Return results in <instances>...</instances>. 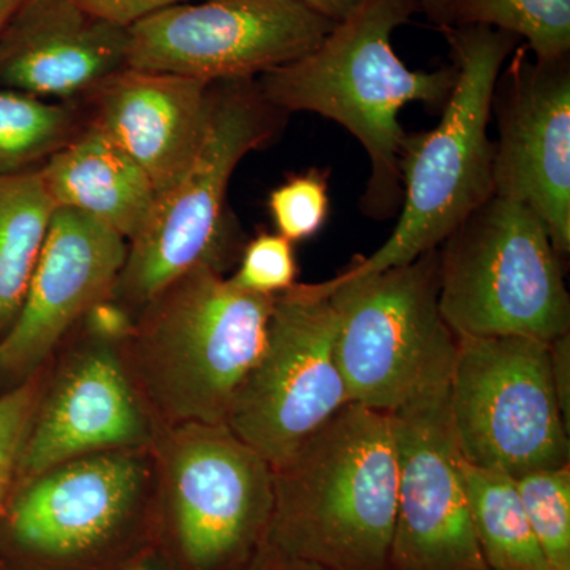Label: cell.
Instances as JSON below:
<instances>
[{
    "instance_id": "cell-1",
    "label": "cell",
    "mask_w": 570,
    "mask_h": 570,
    "mask_svg": "<svg viewBox=\"0 0 570 570\" xmlns=\"http://www.w3.org/2000/svg\"><path fill=\"white\" fill-rule=\"evenodd\" d=\"M417 11L415 0H367L313 51L257 78L281 111L325 116L365 148L371 175L362 209L374 219L392 217L403 200L401 110L417 102L441 111L455 88V67L411 70L393 50V32Z\"/></svg>"
},
{
    "instance_id": "cell-2",
    "label": "cell",
    "mask_w": 570,
    "mask_h": 570,
    "mask_svg": "<svg viewBox=\"0 0 570 570\" xmlns=\"http://www.w3.org/2000/svg\"><path fill=\"white\" fill-rule=\"evenodd\" d=\"M275 471L268 534L284 557L322 570H385L395 532L392 417L347 404Z\"/></svg>"
},
{
    "instance_id": "cell-3",
    "label": "cell",
    "mask_w": 570,
    "mask_h": 570,
    "mask_svg": "<svg viewBox=\"0 0 570 570\" xmlns=\"http://www.w3.org/2000/svg\"><path fill=\"white\" fill-rule=\"evenodd\" d=\"M275 298L204 262L142 307L121 352L157 426L225 423L264 351Z\"/></svg>"
},
{
    "instance_id": "cell-4",
    "label": "cell",
    "mask_w": 570,
    "mask_h": 570,
    "mask_svg": "<svg viewBox=\"0 0 570 570\" xmlns=\"http://www.w3.org/2000/svg\"><path fill=\"white\" fill-rule=\"evenodd\" d=\"M441 31L452 48L455 88L438 126L406 134L401 145L403 200L395 230L377 250L340 273V279L384 272L439 249L494 195L489 122L499 75L520 39L485 26H445Z\"/></svg>"
},
{
    "instance_id": "cell-5",
    "label": "cell",
    "mask_w": 570,
    "mask_h": 570,
    "mask_svg": "<svg viewBox=\"0 0 570 570\" xmlns=\"http://www.w3.org/2000/svg\"><path fill=\"white\" fill-rule=\"evenodd\" d=\"M438 250L439 309L456 337L570 333L561 255L527 205L491 195Z\"/></svg>"
},
{
    "instance_id": "cell-6",
    "label": "cell",
    "mask_w": 570,
    "mask_h": 570,
    "mask_svg": "<svg viewBox=\"0 0 570 570\" xmlns=\"http://www.w3.org/2000/svg\"><path fill=\"white\" fill-rule=\"evenodd\" d=\"M287 112L269 104L257 80L212 85V110L200 151L181 181L157 198L151 220L129 243L111 298L137 317L142 307L195 265L223 269L228 253L225 198L247 154L269 145Z\"/></svg>"
},
{
    "instance_id": "cell-7",
    "label": "cell",
    "mask_w": 570,
    "mask_h": 570,
    "mask_svg": "<svg viewBox=\"0 0 570 570\" xmlns=\"http://www.w3.org/2000/svg\"><path fill=\"white\" fill-rule=\"evenodd\" d=\"M336 313L351 403L392 414L449 387L459 337L439 309V250L354 279L317 283Z\"/></svg>"
},
{
    "instance_id": "cell-8",
    "label": "cell",
    "mask_w": 570,
    "mask_h": 570,
    "mask_svg": "<svg viewBox=\"0 0 570 570\" xmlns=\"http://www.w3.org/2000/svg\"><path fill=\"white\" fill-rule=\"evenodd\" d=\"M449 414L466 463L517 479L568 466L570 426L562 417L546 341L459 337Z\"/></svg>"
},
{
    "instance_id": "cell-9",
    "label": "cell",
    "mask_w": 570,
    "mask_h": 570,
    "mask_svg": "<svg viewBox=\"0 0 570 570\" xmlns=\"http://www.w3.org/2000/svg\"><path fill=\"white\" fill-rule=\"evenodd\" d=\"M347 404L330 296L318 284L296 283L276 295L264 351L225 425L275 468Z\"/></svg>"
},
{
    "instance_id": "cell-10",
    "label": "cell",
    "mask_w": 570,
    "mask_h": 570,
    "mask_svg": "<svg viewBox=\"0 0 570 570\" xmlns=\"http://www.w3.org/2000/svg\"><path fill=\"white\" fill-rule=\"evenodd\" d=\"M153 453L190 568H223L268 531L275 471L225 423L159 428Z\"/></svg>"
},
{
    "instance_id": "cell-11",
    "label": "cell",
    "mask_w": 570,
    "mask_h": 570,
    "mask_svg": "<svg viewBox=\"0 0 570 570\" xmlns=\"http://www.w3.org/2000/svg\"><path fill=\"white\" fill-rule=\"evenodd\" d=\"M298 0L178 3L129 28V67L208 82L255 80L317 48L335 28Z\"/></svg>"
},
{
    "instance_id": "cell-12",
    "label": "cell",
    "mask_w": 570,
    "mask_h": 570,
    "mask_svg": "<svg viewBox=\"0 0 570 570\" xmlns=\"http://www.w3.org/2000/svg\"><path fill=\"white\" fill-rule=\"evenodd\" d=\"M449 387L390 414L397 453L395 570H490L479 549Z\"/></svg>"
},
{
    "instance_id": "cell-13",
    "label": "cell",
    "mask_w": 570,
    "mask_h": 570,
    "mask_svg": "<svg viewBox=\"0 0 570 570\" xmlns=\"http://www.w3.org/2000/svg\"><path fill=\"white\" fill-rule=\"evenodd\" d=\"M493 108L494 195L538 214L558 253H570V63L517 58L499 75Z\"/></svg>"
},
{
    "instance_id": "cell-14",
    "label": "cell",
    "mask_w": 570,
    "mask_h": 570,
    "mask_svg": "<svg viewBox=\"0 0 570 570\" xmlns=\"http://www.w3.org/2000/svg\"><path fill=\"white\" fill-rule=\"evenodd\" d=\"M156 478L153 449L92 453L47 469L14 491L11 538L48 560L85 557L118 538Z\"/></svg>"
},
{
    "instance_id": "cell-15",
    "label": "cell",
    "mask_w": 570,
    "mask_h": 570,
    "mask_svg": "<svg viewBox=\"0 0 570 570\" xmlns=\"http://www.w3.org/2000/svg\"><path fill=\"white\" fill-rule=\"evenodd\" d=\"M157 433L121 346L85 335L58 376L45 384L14 485L92 453L153 449Z\"/></svg>"
},
{
    "instance_id": "cell-16",
    "label": "cell",
    "mask_w": 570,
    "mask_h": 570,
    "mask_svg": "<svg viewBox=\"0 0 570 570\" xmlns=\"http://www.w3.org/2000/svg\"><path fill=\"white\" fill-rule=\"evenodd\" d=\"M129 243L91 216L58 208L24 302L0 340V385L17 387L41 371L96 303L111 296Z\"/></svg>"
},
{
    "instance_id": "cell-17",
    "label": "cell",
    "mask_w": 570,
    "mask_h": 570,
    "mask_svg": "<svg viewBox=\"0 0 570 570\" xmlns=\"http://www.w3.org/2000/svg\"><path fill=\"white\" fill-rule=\"evenodd\" d=\"M129 28L80 0H24L0 32V88L55 100H85L129 67Z\"/></svg>"
},
{
    "instance_id": "cell-18",
    "label": "cell",
    "mask_w": 570,
    "mask_h": 570,
    "mask_svg": "<svg viewBox=\"0 0 570 570\" xmlns=\"http://www.w3.org/2000/svg\"><path fill=\"white\" fill-rule=\"evenodd\" d=\"M213 82L126 67L82 102L89 121L140 165L157 195L181 181L204 142Z\"/></svg>"
},
{
    "instance_id": "cell-19",
    "label": "cell",
    "mask_w": 570,
    "mask_h": 570,
    "mask_svg": "<svg viewBox=\"0 0 570 570\" xmlns=\"http://www.w3.org/2000/svg\"><path fill=\"white\" fill-rule=\"evenodd\" d=\"M40 174L58 208L91 216L127 243L148 227L159 198L140 165L89 119Z\"/></svg>"
},
{
    "instance_id": "cell-20",
    "label": "cell",
    "mask_w": 570,
    "mask_h": 570,
    "mask_svg": "<svg viewBox=\"0 0 570 570\" xmlns=\"http://www.w3.org/2000/svg\"><path fill=\"white\" fill-rule=\"evenodd\" d=\"M56 212L40 167L0 176V340L20 314Z\"/></svg>"
},
{
    "instance_id": "cell-21",
    "label": "cell",
    "mask_w": 570,
    "mask_h": 570,
    "mask_svg": "<svg viewBox=\"0 0 570 570\" xmlns=\"http://www.w3.org/2000/svg\"><path fill=\"white\" fill-rule=\"evenodd\" d=\"M472 527L490 570H551L535 539L515 480L464 461Z\"/></svg>"
},
{
    "instance_id": "cell-22",
    "label": "cell",
    "mask_w": 570,
    "mask_h": 570,
    "mask_svg": "<svg viewBox=\"0 0 570 570\" xmlns=\"http://www.w3.org/2000/svg\"><path fill=\"white\" fill-rule=\"evenodd\" d=\"M86 122L82 100L55 102L0 88V176L41 167Z\"/></svg>"
},
{
    "instance_id": "cell-23",
    "label": "cell",
    "mask_w": 570,
    "mask_h": 570,
    "mask_svg": "<svg viewBox=\"0 0 570 570\" xmlns=\"http://www.w3.org/2000/svg\"><path fill=\"white\" fill-rule=\"evenodd\" d=\"M450 26H485L527 40L539 61L570 55V0H456Z\"/></svg>"
},
{
    "instance_id": "cell-24",
    "label": "cell",
    "mask_w": 570,
    "mask_h": 570,
    "mask_svg": "<svg viewBox=\"0 0 570 570\" xmlns=\"http://www.w3.org/2000/svg\"><path fill=\"white\" fill-rule=\"evenodd\" d=\"M513 480L550 569L570 570V464Z\"/></svg>"
},
{
    "instance_id": "cell-25",
    "label": "cell",
    "mask_w": 570,
    "mask_h": 570,
    "mask_svg": "<svg viewBox=\"0 0 570 570\" xmlns=\"http://www.w3.org/2000/svg\"><path fill=\"white\" fill-rule=\"evenodd\" d=\"M276 234L291 243L314 238L330 213L328 176L322 170L288 176L268 197Z\"/></svg>"
},
{
    "instance_id": "cell-26",
    "label": "cell",
    "mask_w": 570,
    "mask_h": 570,
    "mask_svg": "<svg viewBox=\"0 0 570 570\" xmlns=\"http://www.w3.org/2000/svg\"><path fill=\"white\" fill-rule=\"evenodd\" d=\"M298 264L294 243L279 234H258L242 253L232 283L253 294L276 296L294 287Z\"/></svg>"
},
{
    "instance_id": "cell-27",
    "label": "cell",
    "mask_w": 570,
    "mask_h": 570,
    "mask_svg": "<svg viewBox=\"0 0 570 570\" xmlns=\"http://www.w3.org/2000/svg\"><path fill=\"white\" fill-rule=\"evenodd\" d=\"M45 384L39 371L0 395V509L17 482L18 463Z\"/></svg>"
},
{
    "instance_id": "cell-28",
    "label": "cell",
    "mask_w": 570,
    "mask_h": 570,
    "mask_svg": "<svg viewBox=\"0 0 570 570\" xmlns=\"http://www.w3.org/2000/svg\"><path fill=\"white\" fill-rule=\"evenodd\" d=\"M91 13L115 24L130 28L135 22L151 17L157 11L194 2V0H80Z\"/></svg>"
},
{
    "instance_id": "cell-29",
    "label": "cell",
    "mask_w": 570,
    "mask_h": 570,
    "mask_svg": "<svg viewBox=\"0 0 570 570\" xmlns=\"http://www.w3.org/2000/svg\"><path fill=\"white\" fill-rule=\"evenodd\" d=\"M551 377L562 417L570 423V333L550 341Z\"/></svg>"
},
{
    "instance_id": "cell-30",
    "label": "cell",
    "mask_w": 570,
    "mask_h": 570,
    "mask_svg": "<svg viewBox=\"0 0 570 570\" xmlns=\"http://www.w3.org/2000/svg\"><path fill=\"white\" fill-rule=\"evenodd\" d=\"M305 3L307 9L316 11L321 17L332 22H343L356 13L367 0H298Z\"/></svg>"
},
{
    "instance_id": "cell-31",
    "label": "cell",
    "mask_w": 570,
    "mask_h": 570,
    "mask_svg": "<svg viewBox=\"0 0 570 570\" xmlns=\"http://www.w3.org/2000/svg\"><path fill=\"white\" fill-rule=\"evenodd\" d=\"M419 11L425 13L428 20L436 24L439 29L450 26L452 22L453 7L456 0H415Z\"/></svg>"
},
{
    "instance_id": "cell-32",
    "label": "cell",
    "mask_w": 570,
    "mask_h": 570,
    "mask_svg": "<svg viewBox=\"0 0 570 570\" xmlns=\"http://www.w3.org/2000/svg\"><path fill=\"white\" fill-rule=\"evenodd\" d=\"M124 570H168L163 558L157 553L145 554L138 558L132 564L127 566Z\"/></svg>"
},
{
    "instance_id": "cell-33",
    "label": "cell",
    "mask_w": 570,
    "mask_h": 570,
    "mask_svg": "<svg viewBox=\"0 0 570 570\" xmlns=\"http://www.w3.org/2000/svg\"><path fill=\"white\" fill-rule=\"evenodd\" d=\"M24 0H0V32Z\"/></svg>"
},
{
    "instance_id": "cell-34",
    "label": "cell",
    "mask_w": 570,
    "mask_h": 570,
    "mask_svg": "<svg viewBox=\"0 0 570 570\" xmlns=\"http://www.w3.org/2000/svg\"><path fill=\"white\" fill-rule=\"evenodd\" d=\"M285 570H322L316 568V566L307 564V562L294 560V564H292V568L285 569Z\"/></svg>"
}]
</instances>
